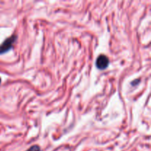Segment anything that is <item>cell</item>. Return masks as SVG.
<instances>
[{
	"label": "cell",
	"mask_w": 151,
	"mask_h": 151,
	"mask_svg": "<svg viewBox=\"0 0 151 151\" xmlns=\"http://www.w3.org/2000/svg\"><path fill=\"white\" fill-rule=\"evenodd\" d=\"M27 151H40V147L38 145L32 146L29 149H28Z\"/></svg>",
	"instance_id": "obj_3"
},
{
	"label": "cell",
	"mask_w": 151,
	"mask_h": 151,
	"mask_svg": "<svg viewBox=\"0 0 151 151\" xmlns=\"http://www.w3.org/2000/svg\"><path fill=\"white\" fill-rule=\"evenodd\" d=\"M0 83H1V78H0Z\"/></svg>",
	"instance_id": "obj_4"
},
{
	"label": "cell",
	"mask_w": 151,
	"mask_h": 151,
	"mask_svg": "<svg viewBox=\"0 0 151 151\" xmlns=\"http://www.w3.org/2000/svg\"><path fill=\"white\" fill-rule=\"evenodd\" d=\"M16 39V35H13V36H11L10 38L6 39L5 41L3 42V44L0 46V54L8 51V50L11 48L12 45H13V42H14Z\"/></svg>",
	"instance_id": "obj_2"
},
{
	"label": "cell",
	"mask_w": 151,
	"mask_h": 151,
	"mask_svg": "<svg viewBox=\"0 0 151 151\" xmlns=\"http://www.w3.org/2000/svg\"><path fill=\"white\" fill-rule=\"evenodd\" d=\"M109 60L107 56L104 55H100L98 58H97V60H96V66L100 70H103V69H106L109 66Z\"/></svg>",
	"instance_id": "obj_1"
}]
</instances>
